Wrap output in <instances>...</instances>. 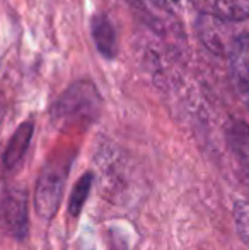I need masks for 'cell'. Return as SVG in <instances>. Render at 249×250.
I'll return each mask as SVG.
<instances>
[{
  "label": "cell",
  "instance_id": "12",
  "mask_svg": "<svg viewBox=\"0 0 249 250\" xmlns=\"http://www.w3.org/2000/svg\"><path fill=\"white\" fill-rule=\"evenodd\" d=\"M150 2L169 14H176L181 9V5H183V0H150Z\"/></svg>",
  "mask_w": 249,
  "mask_h": 250
},
{
  "label": "cell",
  "instance_id": "1",
  "mask_svg": "<svg viewBox=\"0 0 249 250\" xmlns=\"http://www.w3.org/2000/svg\"><path fill=\"white\" fill-rule=\"evenodd\" d=\"M99 90L91 80H77L51 107V121L62 129L87 128L101 112Z\"/></svg>",
  "mask_w": 249,
  "mask_h": 250
},
{
  "label": "cell",
  "instance_id": "6",
  "mask_svg": "<svg viewBox=\"0 0 249 250\" xmlns=\"http://www.w3.org/2000/svg\"><path fill=\"white\" fill-rule=\"evenodd\" d=\"M33 133H34L33 121H24L17 126V129L14 131V135L10 136L9 143H7L5 151H3V157H2L3 167L12 170V168H16L24 160L26 151L31 145V140H33Z\"/></svg>",
  "mask_w": 249,
  "mask_h": 250
},
{
  "label": "cell",
  "instance_id": "2",
  "mask_svg": "<svg viewBox=\"0 0 249 250\" xmlns=\"http://www.w3.org/2000/svg\"><path fill=\"white\" fill-rule=\"evenodd\" d=\"M73 155H55L45 164L38 175L36 191H34V208L40 218L50 221L57 216L65 192V182L68 177Z\"/></svg>",
  "mask_w": 249,
  "mask_h": 250
},
{
  "label": "cell",
  "instance_id": "3",
  "mask_svg": "<svg viewBox=\"0 0 249 250\" xmlns=\"http://www.w3.org/2000/svg\"><path fill=\"white\" fill-rule=\"evenodd\" d=\"M0 227L16 240H24L29 233L27 191L12 186L0 192Z\"/></svg>",
  "mask_w": 249,
  "mask_h": 250
},
{
  "label": "cell",
  "instance_id": "7",
  "mask_svg": "<svg viewBox=\"0 0 249 250\" xmlns=\"http://www.w3.org/2000/svg\"><path fill=\"white\" fill-rule=\"evenodd\" d=\"M92 38L97 51L106 58H114L118 55V38L114 26L106 16L92 17Z\"/></svg>",
  "mask_w": 249,
  "mask_h": 250
},
{
  "label": "cell",
  "instance_id": "10",
  "mask_svg": "<svg viewBox=\"0 0 249 250\" xmlns=\"http://www.w3.org/2000/svg\"><path fill=\"white\" fill-rule=\"evenodd\" d=\"M92 186H94L92 172H86V174L77 181V184L73 186L72 192H70V198H68V214L72 218L80 216V213H82V209H84V204H86V201L91 194Z\"/></svg>",
  "mask_w": 249,
  "mask_h": 250
},
{
  "label": "cell",
  "instance_id": "9",
  "mask_svg": "<svg viewBox=\"0 0 249 250\" xmlns=\"http://www.w3.org/2000/svg\"><path fill=\"white\" fill-rule=\"evenodd\" d=\"M213 14L226 22H241L249 17V0H212Z\"/></svg>",
  "mask_w": 249,
  "mask_h": 250
},
{
  "label": "cell",
  "instance_id": "8",
  "mask_svg": "<svg viewBox=\"0 0 249 250\" xmlns=\"http://www.w3.org/2000/svg\"><path fill=\"white\" fill-rule=\"evenodd\" d=\"M227 140L234 153L246 164L249 170V125L244 121H232L227 128Z\"/></svg>",
  "mask_w": 249,
  "mask_h": 250
},
{
  "label": "cell",
  "instance_id": "5",
  "mask_svg": "<svg viewBox=\"0 0 249 250\" xmlns=\"http://www.w3.org/2000/svg\"><path fill=\"white\" fill-rule=\"evenodd\" d=\"M229 63L234 85L249 105V33L234 38L229 50Z\"/></svg>",
  "mask_w": 249,
  "mask_h": 250
},
{
  "label": "cell",
  "instance_id": "11",
  "mask_svg": "<svg viewBox=\"0 0 249 250\" xmlns=\"http://www.w3.org/2000/svg\"><path fill=\"white\" fill-rule=\"evenodd\" d=\"M234 223L241 240L249 247V203L248 201H236L234 203Z\"/></svg>",
  "mask_w": 249,
  "mask_h": 250
},
{
  "label": "cell",
  "instance_id": "4",
  "mask_svg": "<svg viewBox=\"0 0 249 250\" xmlns=\"http://www.w3.org/2000/svg\"><path fill=\"white\" fill-rule=\"evenodd\" d=\"M196 31L202 43L212 53L229 55L234 40H229V27L224 19L217 17L215 14H200L196 21Z\"/></svg>",
  "mask_w": 249,
  "mask_h": 250
},
{
  "label": "cell",
  "instance_id": "13",
  "mask_svg": "<svg viewBox=\"0 0 249 250\" xmlns=\"http://www.w3.org/2000/svg\"><path fill=\"white\" fill-rule=\"evenodd\" d=\"M5 114H7V99H5V96L0 92V125H2Z\"/></svg>",
  "mask_w": 249,
  "mask_h": 250
}]
</instances>
